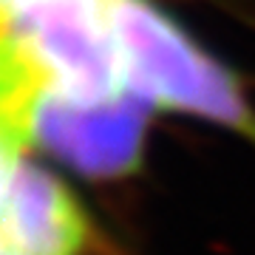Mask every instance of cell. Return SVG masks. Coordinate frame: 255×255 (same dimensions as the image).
<instances>
[{"label": "cell", "mask_w": 255, "mask_h": 255, "mask_svg": "<svg viewBox=\"0 0 255 255\" xmlns=\"http://www.w3.org/2000/svg\"><path fill=\"white\" fill-rule=\"evenodd\" d=\"M3 23L48 94L100 102L128 91L102 0H40Z\"/></svg>", "instance_id": "7a4b0ae2"}, {"label": "cell", "mask_w": 255, "mask_h": 255, "mask_svg": "<svg viewBox=\"0 0 255 255\" xmlns=\"http://www.w3.org/2000/svg\"><path fill=\"white\" fill-rule=\"evenodd\" d=\"M128 91L255 142V105L233 68L153 0H102Z\"/></svg>", "instance_id": "6da1fadb"}, {"label": "cell", "mask_w": 255, "mask_h": 255, "mask_svg": "<svg viewBox=\"0 0 255 255\" xmlns=\"http://www.w3.org/2000/svg\"><path fill=\"white\" fill-rule=\"evenodd\" d=\"M0 244L23 255H91L97 233L63 179L23 156L0 201Z\"/></svg>", "instance_id": "277c9868"}, {"label": "cell", "mask_w": 255, "mask_h": 255, "mask_svg": "<svg viewBox=\"0 0 255 255\" xmlns=\"http://www.w3.org/2000/svg\"><path fill=\"white\" fill-rule=\"evenodd\" d=\"M0 255H23V253H17V250H9V247L0 244Z\"/></svg>", "instance_id": "8992f818"}, {"label": "cell", "mask_w": 255, "mask_h": 255, "mask_svg": "<svg viewBox=\"0 0 255 255\" xmlns=\"http://www.w3.org/2000/svg\"><path fill=\"white\" fill-rule=\"evenodd\" d=\"M147 105L133 91L100 102L46 94L37 102L28 145L94 182L133 176L145 159Z\"/></svg>", "instance_id": "3957f363"}, {"label": "cell", "mask_w": 255, "mask_h": 255, "mask_svg": "<svg viewBox=\"0 0 255 255\" xmlns=\"http://www.w3.org/2000/svg\"><path fill=\"white\" fill-rule=\"evenodd\" d=\"M34 3H40V0H0V20L14 17L17 11L28 9V6H34Z\"/></svg>", "instance_id": "5b68a950"}]
</instances>
